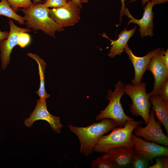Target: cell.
Instances as JSON below:
<instances>
[{"mask_svg":"<svg viewBox=\"0 0 168 168\" xmlns=\"http://www.w3.org/2000/svg\"><path fill=\"white\" fill-rule=\"evenodd\" d=\"M165 50L161 48L160 50L151 58L147 70L150 71L154 78L153 89L148 93L150 96L157 95L162 85L168 79V68L166 66L163 58Z\"/></svg>","mask_w":168,"mask_h":168,"instance_id":"ba28073f","label":"cell"},{"mask_svg":"<svg viewBox=\"0 0 168 168\" xmlns=\"http://www.w3.org/2000/svg\"><path fill=\"white\" fill-rule=\"evenodd\" d=\"M134 153L133 147L121 146L113 148L103 155L115 164L118 168L131 167Z\"/></svg>","mask_w":168,"mask_h":168,"instance_id":"5bb4252c","label":"cell"},{"mask_svg":"<svg viewBox=\"0 0 168 168\" xmlns=\"http://www.w3.org/2000/svg\"><path fill=\"white\" fill-rule=\"evenodd\" d=\"M92 168H118L117 166L109 159L103 156L92 161Z\"/></svg>","mask_w":168,"mask_h":168,"instance_id":"d6986e66","label":"cell"},{"mask_svg":"<svg viewBox=\"0 0 168 168\" xmlns=\"http://www.w3.org/2000/svg\"><path fill=\"white\" fill-rule=\"evenodd\" d=\"M30 38L29 35L26 32L20 34L18 37L17 44L21 48H24L30 43Z\"/></svg>","mask_w":168,"mask_h":168,"instance_id":"d4e9b609","label":"cell"},{"mask_svg":"<svg viewBox=\"0 0 168 168\" xmlns=\"http://www.w3.org/2000/svg\"><path fill=\"white\" fill-rule=\"evenodd\" d=\"M115 89L114 92L108 90L106 99L109 101L107 106L100 113L96 116V119L100 121L104 119H110L114 120L119 127L123 126L125 123L134 119L127 116L124 113L120 100L124 91V84L121 81H118L114 84Z\"/></svg>","mask_w":168,"mask_h":168,"instance_id":"277c9868","label":"cell"},{"mask_svg":"<svg viewBox=\"0 0 168 168\" xmlns=\"http://www.w3.org/2000/svg\"><path fill=\"white\" fill-rule=\"evenodd\" d=\"M136 28L137 26H135L129 30H127L125 28L118 35V38L116 40L110 39L105 33L102 35V37L108 39L111 42L110 45L112 46L108 54L109 57L112 58L118 55H121L127 44L128 40L134 34Z\"/></svg>","mask_w":168,"mask_h":168,"instance_id":"9a60e30c","label":"cell"},{"mask_svg":"<svg viewBox=\"0 0 168 168\" xmlns=\"http://www.w3.org/2000/svg\"><path fill=\"white\" fill-rule=\"evenodd\" d=\"M74 2L76 5L80 8H82V3L80 2V0H68Z\"/></svg>","mask_w":168,"mask_h":168,"instance_id":"4dcf8cb0","label":"cell"},{"mask_svg":"<svg viewBox=\"0 0 168 168\" xmlns=\"http://www.w3.org/2000/svg\"><path fill=\"white\" fill-rule=\"evenodd\" d=\"M118 125L114 120L104 119L99 123H94L86 127H78L71 125L68 127L78 137L80 143V152L87 156L91 154L101 137Z\"/></svg>","mask_w":168,"mask_h":168,"instance_id":"6da1fadb","label":"cell"},{"mask_svg":"<svg viewBox=\"0 0 168 168\" xmlns=\"http://www.w3.org/2000/svg\"><path fill=\"white\" fill-rule=\"evenodd\" d=\"M27 55L28 56L35 59L38 65L40 84L39 90L35 93L39 95L40 100L41 101L46 100V98L50 96L46 92L44 87V72L46 64L42 59L35 54L28 53Z\"/></svg>","mask_w":168,"mask_h":168,"instance_id":"e0dca14e","label":"cell"},{"mask_svg":"<svg viewBox=\"0 0 168 168\" xmlns=\"http://www.w3.org/2000/svg\"><path fill=\"white\" fill-rule=\"evenodd\" d=\"M10 30L7 38L0 40V57L2 67L5 69L10 63V54L14 47L18 44L19 35L22 33L30 32L31 30L27 28H21L15 25L13 21H9Z\"/></svg>","mask_w":168,"mask_h":168,"instance_id":"30bf717a","label":"cell"},{"mask_svg":"<svg viewBox=\"0 0 168 168\" xmlns=\"http://www.w3.org/2000/svg\"><path fill=\"white\" fill-rule=\"evenodd\" d=\"M89 0H80V2L81 3H87ZM121 7L120 11V19H121L122 16L124 14V9L125 8V0H121Z\"/></svg>","mask_w":168,"mask_h":168,"instance_id":"484cf974","label":"cell"},{"mask_svg":"<svg viewBox=\"0 0 168 168\" xmlns=\"http://www.w3.org/2000/svg\"><path fill=\"white\" fill-rule=\"evenodd\" d=\"M138 0H130L129 1V2L132 3L133 2H135ZM142 1L141 4L142 5L144 6L150 0H141Z\"/></svg>","mask_w":168,"mask_h":168,"instance_id":"f546056e","label":"cell"},{"mask_svg":"<svg viewBox=\"0 0 168 168\" xmlns=\"http://www.w3.org/2000/svg\"><path fill=\"white\" fill-rule=\"evenodd\" d=\"M168 2V0H152L151 1L153 6L157 4H163Z\"/></svg>","mask_w":168,"mask_h":168,"instance_id":"f1b7e54d","label":"cell"},{"mask_svg":"<svg viewBox=\"0 0 168 168\" xmlns=\"http://www.w3.org/2000/svg\"><path fill=\"white\" fill-rule=\"evenodd\" d=\"M150 162V161L143 156L134 153L131 167L133 168H147Z\"/></svg>","mask_w":168,"mask_h":168,"instance_id":"ffe728a7","label":"cell"},{"mask_svg":"<svg viewBox=\"0 0 168 168\" xmlns=\"http://www.w3.org/2000/svg\"><path fill=\"white\" fill-rule=\"evenodd\" d=\"M153 6L151 1H149L143 8V15L140 19L134 18L128 9L125 7L124 14L130 19L128 25L131 23L138 25L139 26V31L141 38L147 36H152L153 35V20L154 13L152 11Z\"/></svg>","mask_w":168,"mask_h":168,"instance_id":"4fadbf2b","label":"cell"},{"mask_svg":"<svg viewBox=\"0 0 168 168\" xmlns=\"http://www.w3.org/2000/svg\"><path fill=\"white\" fill-rule=\"evenodd\" d=\"M168 156H159L156 157V163L152 165H149L148 168H168Z\"/></svg>","mask_w":168,"mask_h":168,"instance_id":"7402d4cb","label":"cell"},{"mask_svg":"<svg viewBox=\"0 0 168 168\" xmlns=\"http://www.w3.org/2000/svg\"><path fill=\"white\" fill-rule=\"evenodd\" d=\"M160 49V47H159L149 52L146 55L140 57L133 54L128 44L126 46L124 51L128 55L129 59L131 61L135 70L134 77L131 80L132 85H135L141 84L143 75L147 70V67L151 58Z\"/></svg>","mask_w":168,"mask_h":168,"instance_id":"7c38bea8","label":"cell"},{"mask_svg":"<svg viewBox=\"0 0 168 168\" xmlns=\"http://www.w3.org/2000/svg\"><path fill=\"white\" fill-rule=\"evenodd\" d=\"M68 1V0H46L43 4L48 7L58 8L66 4Z\"/></svg>","mask_w":168,"mask_h":168,"instance_id":"603a6c76","label":"cell"},{"mask_svg":"<svg viewBox=\"0 0 168 168\" xmlns=\"http://www.w3.org/2000/svg\"><path fill=\"white\" fill-rule=\"evenodd\" d=\"M43 120L49 124L51 129L57 133H60L63 127L59 117L51 114L48 110L46 100H37L36 106L30 117L24 122L27 127H31L34 123L38 120Z\"/></svg>","mask_w":168,"mask_h":168,"instance_id":"9c48e42d","label":"cell"},{"mask_svg":"<svg viewBox=\"0 0 168 168\" xmlns=\"http://www.w3.org/2000/svg\"><path fill=\"white\" fill-rule=\"evenodd\" d=\"M143 124L142 120L126 121L122 127H115L110 134L103 135L96 144L93 151L103 153L110 149L121 146L134 147L131 135L134 129Z\"/></svg>","mask_w":168,"mask_h":168,"instance_id":"3957f363","label":"cell"},{"mask_svg":"<svg viewBox=\"0 0 168 168\" xmlns=\"http://www.w3.org/2000/svg\"><path fill=\"white\" fill-rule=\"evenodd\" d=\"M3 15L17 21L20 25L25 24L23 17L18 15L12 9L7 0H1L0 2V16Z\"/></svg>","mask_w":168,"mask_h":168,"instance_id":"ac0fdd59","label":"cell"},{"mask_svg":"<svg viewBox=\"0 0 168 168\" xmlns=\"http://www.w3.org/2000/svg\"><path fill=\"white\" fill-rule=\"evenodd\" d=\"M163 100L168 102V80H167L162 85L157 95Z\"/></svg>","mask_w":168,"mask_h":168,"instance_id":"cb8c5ba5","label":"cell"},{"mask_svg":"<svg viewBox=\"0 0 168 168\" xmlns=\"http://www.w3.org/2000/svg\"><path fill=\"white\" fill-rule=\"evenodd\" d=\"M162 125L159 121L156 120L154 112L151 110L149 112V121L146 126H139L133 132L136 136L143 138L146 141L168 147V138L163 133Z\"/></svg>","mask_w":168,"mask_h":168,"instance_id":"8992f818","label":"cell"},{"mask_svg":"<svg viewBox=\"0 0 168 168\" xmlns=\"http://www.w3.org/2000/svg\"><path fill=\"white\" fill-rule=\"evenodd\" d=\"M163 60L167 67L168 68V50L165 51L163 56Z\"/></svg>","mask_w":168,"mask_h":168,"instance_id":"83f0119b","label":"cell"},{"mask_svg":"<svg viewBox=\"0 0 168 168\" xmlns=\"http://www.w3.org/2000/svg\"><path fill=\"white\" fill-rule=\"evenodd\" d=\"M146 85L145 82L135 85L126 84L124 85V91L132 101V103L129 105L130 112L136 117L141 116L146 125L149 121V112L152 105L149 100V96L146 92Z\"/></svg>","mask_w":168,"mask_h":168,"instance_id":"5b68a950","label":"cell"},{"mask_svg":"<svg viewBox=\"0 0 168 168\" xmlns=\"http://www.w3.org/2000/svg\"><path fill=\"white\" fill-rule=\"evenodd\" d=\"M9 32L7 31H2L0 30V40L6 39L9 35Z\"/></svg>","mask_w":168,"mask_h":168,"instance_id":"4316f807","label":"cell"},{"mask_svg":"<svg viewBox=\"0 0 168 168\" xmlns=\"http://www.w3.org/2000/svg\"><path fill=\"white\" fill-rule=\"evenodd\" d=\"M80 8L73 2L68 1L64 6L49 9L52 19L61 27L73 26L80 19Z\"/></svg>","mask_w":168,"mask_h":168,"instance_id":"52a82bcc","label":"cell"},{"mask_svg":"<svg viewBox=\"0 0 168 168\" xmlns=\"http://www.w3.org/2000/svg\"><path fill=\"white\" fill-rule=\"evenodd\" d=\"M41 0H33V3L34 4H36ZM45 0L46 1V0Z\"/></svg>","mask_w":168,"mask_h":168,"instance_id":"1f68e13d","label":"cell"},{"mask_svg":"<svg viewBox=\"0 0 168 168\" xmlns=\"http://www.w3.org/2000/svg\"><path fill=\"white\" fill-rule=\"evenodd\" d=\"M9 4L15 12L18 11L19 8L26 9L29 8L33 5L30 0H7Z\"/></svg>","mask_w":168,"mask_h":168,"instance_id":"44dd1931","label":"cell"},{"mask_svg":"<svg viewBox=\"0 0 168 168\" xmlns=\"http://www.w3.org/2000/svg\"><path fill=\"white\" fill-rule=\"evenodd\" d=\"M24 15L27 28H31L34 31L41 30L45 33L55 38V32L64 30L50 16L49 7L43 4L38 3L26 9H19Z\"/></svg>","mask_w":168,"mask_h":168,"instance_id":"7a4b0ae2","label":"cell"},{"mask_svg":"<svg viewBox=\"0 0 168 168\" xmlns=\"http://www.w3.org/2000/svg\"><path fill=\"white\" fill-rule=\"evenodd\" d=\"M149 100L152 105L151 110L154 112L155 116L164 127L168 135V102L163 100L157 95L150 96Z\"/></svg>","mask_w":168,"mask_h":168,"instance_id":"2e32d148","label":"cell"},{"mask_svg":"<svg viewBox=\"0 0 168 168\" xmlns=\"http://www.w3.org/2000/svg\"><path fill=\"white\" fill-rule=\"evenodd\" d=\"M131 139L134 145V153L139 154L153 163V159L159 156H168V147L154 142L144 140L132 133Z\"/></svg>","mask_w":168,"mask_h":168,"instance_id":"8fae6325","label":"cell"}]
</instances>
